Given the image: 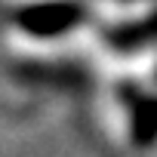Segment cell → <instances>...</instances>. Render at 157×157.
Here are the masks:
<instances>
[{"mask_svg": "<svg viewBox=\"0 0 157 157\" xmlns=\"http://www.w3.org/2000/svg\"><path fill=\"white\" fill-rule=\"evenodd\" d=\"M148 37H157V13H154V16H151V19H148L142 28H132V31H129L123 40L136 43V40H148Z\"/></svg>", "mask_w": 157, "mask_h": 157, "instance_id": "obj_2", "label": "cell"}, {"mask_svg": "<svg viewBox=\"0 0 157 157\" xmlns=\"http://www.w3.org/2000/svg\"><path fill=\"white\" fill-rule=\"evenodd\" d=\"M139 139L142 142H148V139H154L157 136V102H145L142 108H139Z\"/></svg>", "mask_w": 157, "mask_h": 157, "instance_id": "obj_1", "label": "cell"}]
</instances>
